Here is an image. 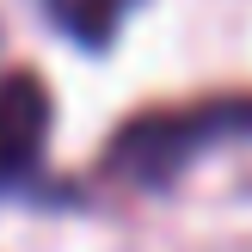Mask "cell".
I'll return each mask as SVG.
<instances>
[{"mask_svg":"<svg viewBox=\"0 0 252 252\" xmlns=\"http://www.w3.org/2000/svg\"><path fill=\"white\" fill-rule=\"evenodd\" d=\"M221 142H252V93H221V98H197V105H172V111H142L105 148V166L129 185L160 191L197 154H209Z\"/></svg>","mask_w":252,"mask_h":252,"instance_id":"cell-1","label":"cell"},{"mask_svg":"<svg viewBox=\"0 0 252 252\" xmlns=\"http://www.w3.org/2000/svg\"><path fill=\"white\" fill-rule=\"evenodd\" d=\"M49 86L31 68L0 74V191H19L49 148Z\"/></svg>","mask_w":252,"mask_h":252,"instance_id":"cell-2","label":"cell"},{"mask_svg":"<svg viewBox=\"0 0 252 252\" xmlns=\"http://www.w3.org/2000/svg\"><path fill=\"white\" fill-rule=\"evenodd\" d=\"M135 6H142V0H43L49 25H56L68 43H80V49H105Z\"/></svg>","mask_w":252,"mask_h":252,"instance_id":"cell-3","label":"cell"}]
</instances>
